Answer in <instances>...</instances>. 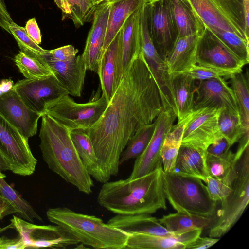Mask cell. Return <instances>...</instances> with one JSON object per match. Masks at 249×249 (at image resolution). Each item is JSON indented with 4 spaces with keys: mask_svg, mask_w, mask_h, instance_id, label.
<instances>
[{
    "mask_svg": "<svg viewBox=\"0 0 249 249\" xmlns=\"http://www.w3.org/2000/svg\"><path fill=\"white\" fill-rule=\"evenodd\" d=\"M163 109L159 90L141 50L101 117L86 130L108 181L118 175L121 155L130 138L141 127L153 123Z\"/></svg>",
    "mask_w": 249,
    "mask_h": 249,
    "instance_id": "obj_1",
    "label": "cell"
},
{
    "mask_svg": "<svg viewBox=\"0 0 249 249\" xmlns=\"http://www.w3.org/2000/svg\"><path fill=\"white\" fill-rule=\"evenodd\" d=\"M162 166L135 179L103 183L97 196L102 207L118 215L152 214L167 209Z\"/></svg>",
    "mask_w": 249,
    "mask_h": 249,
    "instance_id": "obj_2",
    "label": "cell"
},
{
    "mask_svg": "<svg viewBox=\"0 0 249 249\" xmlns=\"http://www.w3.org/2000/svg\"><path fill=\"white\" fill-rule=\"evenodd\" d=\"M41 117L39 147L48 168L80 192L91 194L93 181L78 154L70 130L48 114Z\"/></svg>",
    "mask_w": 249,
    "mask_h": 249,
    "instance_id": "obj_3",
    "label": "cell"
},
{
    "mask_svg": "<svg viewBox=\"0 0 249 249\" xmlns=\"http://www.w3.org/2000/svg\"><path fill=\"white\" fill-rule=\"evenodd\" d=\"M46 216L51 222L65 229L83 245L96 249L125 248L129 234L94 215L59 207L48 209Z\"/></svg>",
    "mask_w": 249,
    "mask_h": 249,
    "instance_id": "obj_4",
    "label": "cell"
},
{
    "mask_svg": "<svg viewBox=\"0 0 249 249\" xmlns=\"http://www.w3.org/2000/svg\"><path fill=\"white\" fill-rule=\"evenodd\" d=\"M163 183L166 199L177 212L215 216L217 202L212 199L200 179L163 170Z\"/></svg>",
    "mask_w": 249,
    "mask_h": 249,
    "instance_id": "obj_5",
    "label": "cell"
},
{
    "mask_svg": "<svg viewBox=\"0 0 249 249\" xmlns=\"http://www.w3.org/2000/svg\"><path fill=\"white\" fill-rule=\"evenodd\" d=\"M231 190L222 200L216 220L210 229L209 237L220 238L236 223L249 202V146L239 159L237 176Z\"/></svg>",
    "mask_w": 249,
    "mask_h": 249,
    "instance_id": "obj_6",
    "label": "cell"
},
{
    "mask_svg": "<svg viewBox=\"0 0 249 249\" xmlns=\"http://www.w3.org/2000/svg\"><path fill=\"white\" fill-rule=\"evenodd\" d=\"M37 162L28 140L0 113V171L9 170L19 176H30Z\"/></svg>",
    "mask_w": 249,
    "mask_h": 249,
    "instance_id": "obj_7",
    "label": "cell"
},
{
    "mask_svg": "<svg viewBox=\"0 0 249 249\" xmlns=\"http://www.w3.org/2000/svg\"><path fill=\"white\" fill-rule=\"evenodd\" d=\"M108 103L102 95H95L88 102L78 103L67 94L50 105L44 114L51 116L70 131L87 130L99 120Z\"/></svg>",
    "mask_w": 249,
    "mask_h": 249,
    "instance_id": "obj_8",
    "label": "cell"
},
{
    "mask_svg": "<svg viewBox=\"0 0 249 249\" xmlns=\"http://www.w3.org/2000/svg\"><path fill=\"white\" fill-rule=\"evenodd\" d=\"M221 110L213 107L194 110L185 118L181 145L192 147L206 158L208 147L222 137L218 126Z\"/></svg>",
    "mask_w": 249,
    "mask_h": 249,
    "instance_id": "obj_9",
    "label": "cell"
},
{
    "mask_svg": "<svg viewBox=\"0 0 249 249\" xmlns=\"http://www.w3.org/2000/svg\"><path fill=\"white\" fill-rule=\"evenodd\" d=\"M141 50L157 84L163 109H170L178 115L172 75L169 73L165 62L160 56L152 41L148 21V13L142 14L140 24Z\"/></svg>",
    "mask_w": 249,
    "mask_h": 249,
    "instance_id": "obj_10",
    "label": "cell"
},
{
    "mask_svg": "<svg viewBox=\"0 0 249 249\" xmlns=\"http://www.w3.org/2000/svg\"><path fill=\"white\" fill-rule=\"evenodd\" d=\"M148 21L154 46L165 61L178 37L170 0H150L148 3Z\"/></svg>",
    "mask_w": 249,
    "mask_h": 249,
    "instance_id": "obj_11",
    "label": "cell"
},
{
    "mask_svg": "<svg viewBox=\"0 0 249 249\" xmlns=\"http://www.w3.org/2000/svg\"><path fill=\"white\" fill-rule=\"evenodd\" d=\"M10 222L23 241L26 249H65L79 243L69 231L57 225H38L15 215Z\"/></svg>",
    "mask_w": 249,
    "mask_h": 249,
    "instance_id": "obj_12",
    "label": "cell"
},
{
    "mask_svg": "<svg viewBox=\"0 0 249 249\" xmlns=\"http://www.w3.org/2000/svg\"><path fill=\"white\" fill-rule=\"evenodd\" d=\"M12 89L28 107L42 115L50 105L68 94L53 74L19 80Z\"/></svg>",
    "mask_w": 249,
    "mask_h": 249,
    "instance_id": "obj_13",
    "label": "cell"
},
{
    "mask_svg": "<svg viewBox=\"0 0 249 249\" xmlns=\"http://www.w3.org/2000/svg\"><path fill=\"white\" fill-rule=\"evenodd\" d=\"M176 118L177 115L170 109H163L157 117L152 137L144 151L136 158L129 179L140 178L162 166L161 147Z\"/></svg>",
    "mask_w": 249,
    "mask_h": 249,
    "instance_id": "obj_14",
    "label": "cell"
},
{
    "mask_svg": "<svg viewBox=\"0 0 249 249\" xmlns=\"http://www.w3.org/2000/svg\"><path fill=\"white\" fill-rule=\"evenodd\" d=\"M196 64L226 70L243 71L245 63L235 56L207 27L199 36L196 51Z\"/></svg>",
    "mask_w": 249,
    "mask_h": 249,
    "instance_id": "obj_15",
    "label": "cell"
},
{
    "mask_svg": "<svg viewBox=\"0 0 249 249\" xmlns=\"http://www.w3.org/2000/svg\"><path fill=\"white\" fill-rule=\"evenodd\" d=\"M195 93L194 110L205 107L220 108L239 117L234 92L225 78L199 81Z\"/></svg>",
    "mask_w": 249,
    "mask_h": 249,
    "instance_id": "obj_16",
    "label": "cell"
},
{
    "mask_svg": "<svg viewBox=\"0 0 249 249\" xmlns=\"http://www.w3.org/2000/svg\"><path fill=\"white\" fill-rule=\"evenodd\" d=\"M0 113L27 140L36 134L38 121L42 116L28 107L12 89L0 95Z\"/></svg>",
    "mask_w": 249,
    "mask_h": 249,
    "instance_id": "obj_17",
    "label": "cell"
},
{
    "mask_svg": "<svg viewBox=\"0 0 249 249\" xmlns=\"http://www.w3.org/2000/svg\"><path fill=\"white\" fill-rule=\"evenodd\" d=\"M121 29L100 57L96 73L98 74L102 96L110 101L123 77L121 68Z\"/></svg>",
    "mask_w": 249,
    "mask_h": 249,
    "instance_id": "obj_18",
    "label": "cell"
},
{
    "mask_svg": "<svg viewBox=\"0 0 249 249\" xmlns=\"http://www.w3.org/2000/svg\"><path fill=\"white\" fill-rule=\"evenodd\" d=\"M37 58L51 69L60 85L69 95L81 96L87 71L81 55L76 56L71 60L63 62L53 58L48 50Z\"/></svg>",
    "mask_w": 249,
    "mask_h": 249,
    "instance_id": "obj_19",
    "label": "cell"
},
{
    "mask_svg": "<svg viewBox=\"0 0 249 249\" xmlns=\"http://www.w3.org/2000/svg\"><path fill=\"white\" fill-rule=\"evenodd\" d=\"M110 10L108 0L96 7L91 28L81 55L87 70L96 72L104 43Z\"/></svg>",
    "mask_w": 249,
    "mask_h": 249,
    "instance_id": "obj_20",
    "label": "cell"
},
{
    "mask_svg": "<svg viewBox=\"0 0 249 249\" xmlns=\"http://www.w3.org/2000/svg\"><path fill=\"white\" fill-rule=\"evenodd\" d=\"M202 231L201 229H196L170 236L129 233L125 249H185L188 245L201 235Z\"/></svg>",
    "mask_w": 249,
    "mask_h": 249,
    "instance_id": "obj_21",
    "label": "cell"
},
{
    "mask_svg": "<svg viewBox=\"0 0 249 249\" xmlns=\"http://www.w3.org/2000/svg\"><path fill=\"white\" fill-rule=\"evenodd\" d=\"M238 142L235 153L230 148L220 156L206 154V164L209 174L230 186L237 176L239 159L249 146V134L244 135Z\"/></svg>",
    "mask_w": 249,
    "mask_h": 249,
    "instance_id": "obj_22",
    "label": "cell"
},
{
    "mask_svg": "<svg viewBox=\"0 0 249 249\" xmlns=\"http://www.w3.org/2000/svg\"><path fill=\"white\" fill-rule=\"evenodd\" d=\"M199 36L196 33L178 37L165 60L172 75L186 72L196 64V51Z\"/></svg>",
    "mask_w": 249,
    "mask_h": 249,
    "instance_id": "obj_23",
    "label": "cell"
},
{
    "mask_svg": "<svg viewBox=\"0 0 249 249\" xmlns=\"http://www.w3.org/2000/svg\"><path fill=\"white\" fill-rule=\"evenodd\" d=\"M142 8L130 15L121 28L123 76L141 51L140 24Z\"/></svg>",
    "mask_w": 249,
    "mask_h": 249,
    "instance_id": "obj_24",
    "label": "cell"
},
{
    "mask_svg": "<svg viewBox=\"0 0 249 249\" xmlns=\"http://www.w3.org/2000/svg\"><path fill=\"white\" fill-rule=\"evenodd\" d=\"M107 223L128 233H145L170 236L173 234L150 214L118 215L111 218Z\"/></svg>",
    "mask_w": 249,
    "mask_h": 249,
    "instance_id": "obj_25",
    "label": "cell"
},
{
    "mask_svg": "<svg viewBox=\"0 0 249 249\" xmlns=\"http://www.w3.org/2000/svg\"><path fill=\"white\" fill-rule=\"evenodd\" d=\"M107 0L109 3L110 10L106 35L100 57L120 31L129 16L150 0Z\"/></svg>",
    "mask_w": 249,
    "mask_h": 249,
    "instance_id": "obj_26",
    "label": "cell"
},
{
    "mask_svg": "<svg viewBox=\"0 0 249 249\" xmlns=\"http://www.w3.org/2000/svg\"><path fill=\"white\" fill-rule=\"evenodd\" d=\"M70 135L78 154L89 175L100 183L108 181L99 166L93 143L86 130L73 129L70 131Z\"/></svg>",
    "mask_w": 249,
    "mask_h": 249,
    "instance_id": "obj_27",
    "label": "cell"
},
{
    "mask_svg": "<svg viewBox=\"0 0 249 249\" xmlns=\"http://www.w3.org/2000/svg\"><path fill=\"white\" fill-rule=\"evenodd\" d=\"M159 222L173 234H180L196 229H210L216 220L215 216L205 217L177 212L164 215Z\"/></svg>",
    "mask_w": 249,
    "mask_h": 249,
    "instance_id": "obj_28",
    "label": "cell"
},
{
    "mask_svg": "<svg viewBox=\"0 0 249 249\" xmlns=\"http://www.w3.org/2000/svg\"><path fill=\"white\" fill-rule=\"evenodd\" d=\"M178 37L202 34L205 25L188 0H170Z\"/></svg>",
    "mask_w": 249,
    "mask_h": 249,
    "instance_id": "obj_29",
    "label": "cell"
},
{
    "mask_svg": "<svg viewBox=\"0 0 249 249\" xmlns=\"http://www.w3.org/2000/svg\"><path fill=\"white\" fill-rule=\"evenodd\" d=\"M205 26L218 28L236 34L249 42L220 10L212 0H188Z\"/></svg>",
    "mask_w": 249,
    "mask_h": 249,
    "instance_id": "obj_30",
    "label": "cell"
},
{
    "mask_svg": "<svg viewBox=\"0 0 249 249\" xmlns=\"http://www.w3.org/2000/svg\"><path fill=\"white\" fill-rule=\"evenodd\" d=\"M178 110V122L187 117L194 110L195 80L185 72L172 75Z\"/></svg>",
    "mask_w": 249,
    "mask_h": 249,
    "instance_id": "obj_31",
    "label": "cell"
},
{
    "mask_svg": "<svg viewBox=\"0 0 249 249\" xmlns=\"http://www.w3.org/2000/svg\"><path fill=\"white\" fill-rule=\"evenodd\" d=\"M179 174L195 177L206 183L209 172L206 158L194 148L181 145L175 164V171Z\"/></svg>",
    "mask_w": 249,
    "mask_h": 249,
    "instance_id": "obj_32",
    "label": "cell"
},
{
    "mask_svg": "<svg viewBox=\"0 0 249 249\" xmlns=\"http://www.w3.org/2000/svg\"><path fill=\"white\" fill-rule=\"evenodd\" d=\"M249 71L247 68L243 71L233 74L230 82L237 103L241 124L246 131L249 128Z\"/></svg>",
    "mask_w": 249,
    "mask_h": 249,
    "instance_id": "obj_33",
    "label": "cell"
},
{
    "mask_svg": "<svg viewBox=\"0 0 249 249\" xmlns=\"http://www.w3.org/2000/svg\"><path fill=\"white\" fill-rule=\"evenodd\" d=\"M62 11L63 18L71 20L76 27L92 21L96 8L90 0H53Z\"/></svg>",
    "mask_w": 249,
    "mask_h": 249,
    "instance_id": "obj_34",
    "label": "cell"
},
{
    "mask_svg": "<svg viewBox=\"0 0 249 249\" xmlns=\"http://www.w3.org/2000/svg\"><path fill=\"white\" fill-rule=\"evenodd\" d=\"M185 120L173 125L164 140L160 155L164 172L175 171L176 161L181 146Z\"/></svg>",
    "mask_w": 249,
    "mask_h": 249,
    "instance_id": "obj_35",
    "label": "cell"
},
{
    "mask_svg": "<svg viewBox=\"0 0 249 249\" xmlns=\"http://www.w3.org/2000/svg\"><path fill=\"white\" fill-rule=\"evenodd\" d=\"M154 122L139 128L129 140L119 160L120 165L138 157L145 149L153 134Z\"/></svg>",
    "mask_w": 249,
    "mask_h": 249,
    "instance_id": "obj_36",
    "label": "cell"
},
{
    "mask_svg": "<svg viewBox=\"0 0 249 249\" xmlns=\"http://www.w3.org/2000/svg\"><path fill=\"white\" fill-rule=\"evenodd\" d=\"M6 176L0 177V194L11 201L17 210V213L24 220L32 222L34 219L43 221L32 206L5 180Z\"/></svg>",
    "mask_w": 249,
    "mask_h": 249,
    "instance_id": "obj_37",
    "label": "cell"
},
{
    "mask_svg": "<svg viewBox=\"0 0 249 249\" xmlns=\"http://www.w3.org/2000/svg\"><path fill=\"white\" fill-rule=\"evenodd\" d=\"M14 61L20 72L27 79L42 78L53 74L43 61L21 51L15 55Z\"/></svg>",
    "mask_w": 249,
    "mask_h": 249,
    "instance_id": "obj_38",
    "label": "cell"
},
{
    "mask_svg": "<svg viewBox=\"0 0 249 249\" xmlns=\"http://www.w3.org/2000/svg\"><path fill=\"white\" fill-rule=\"evenodd\" d=\"M219 131L231 146L238 142L245 135L249 134L242 126L239 116L221 110L218 120Z\"/></svg>",
    "mask_w": 249,
    "mask_h": 249,
    "instance_id": "obj_39",
    "label": "cell"
},
{
    "mask_svg": "<svg viewBox=\"0 0 249 249\" xmlns=\"http://www.w3.org/2000/svg\"><path fill=\"white\" fill-rule=\"evenodd\" d=\"M209 29L245 65L249 63V42L234 33L218 28Z\"/></svg>",
    "mask_w": 249,
    "mask_h": 249,
    "instance_id": "obj_40",
    "label": "cell"
},
{
    "mask_svg": "<svg viewBox=\"0 0 249 249\" xmlns=\"http://www.w3.org/2000/svg\"><path fill=\"white\" fill-rule=\"evenodd\" d=\"M239 32L248 40L245 31V19L242 0H212Z\"/></svg>",
    "mask_w": 249,
    "mask_h": 249,
    "instance_id": "obj_41",
    "label": "cell"
},
{
    "mask_svg": "<svg viewBox=\"0 0 249 249\" xmlns=\"http://www.w3.org/2000/svg\"><path fill=\"white\" fill-rule=\"evenodd\" d=\"M9 29L19 47L20 51L25 54L37 58L38 56L48 52V50L42 48L28 36L24 27L13 22L9 25Z\"/></svg>",
    "mask_w": 249,
    "mask_h": 249,
    "instance_id": "obj_42",
    "label": "cell"
},
{
    "mask_svg": "<svg viewBox=\"0 0 249 249\" xmlns=\"http://www.w3.org/2000/svg\"><path fill=\"white\" fill-rule=\"evenodd\" d=\"M184 72L189 75L194 80L198 81L219 77L229 79L233 74H236L230 71L197 64L194 65L189 71Z\"/></svg>",
    "mask_w": 249,
    "mask_h": 249,
    "instance_id": "obj_43",
    "label": "cell"
},
{
    "mask_svg": "<svg viewBox=\"0 0 249 249\" xmlns=\"http://www.w3.org/2000/svg\"><path fill=\"white\" fill-rule=\"evenodd\" d=\"M206 183L211 197L217 202L223 200L231 190V186L227 185L210 175L206 178Z\"/></svg>",
    "mask_w": 249,
    "mask_h": 249,
    "instance_id": "obj_44",
    "label": "cell"
},
{
    "mask_svg": "<svg viewBox=\"0 0 249 249\" xmlns=\"http://www.w3.org/2000/svg\"><path fill=\"white\" fill-rule=\"evenodd\" d=\"M78 50L71 45H65L59 48L49 50V54L54 59L66 62L76 57Z\"/></svg>",
    "mask_w": 249,
    "mask_h": 249,
    "instance_id": "obj_45",
    "label": "cell"
},
{
    "mask_svg": "<svg viewBox=\"0 0 249 249\" xmlns=\"http://www.w3.org/2000/svg\"><path fill=\"white\" fill-rule=\"evenodd\" d=\"M231 146L223 137L217 139L207 149V153L215 156H220L227 151Z\"/></svg>",
    "mask_w": 249,
    "mask_h": 249,
    "instance_id": "obj_46",
    "label": "cell"
},
{
    "mask_svg": "<svg viewBox=\"0 0 249 249\" xmlns=\"http://www.w3.org/2000/svg\"><path fill=\"white\" fill-rule=\"evenodd\" d=\"M25 29L28 36L38 45L41 42L40 29L35 18L29 19L26 23Z\"/></svg>",
    "mask_w": 249,
    "mask_h": 249,
    "instance_id": "obj_47",
    "label": "cell"
},
{
    "mask_svg": "<svg viewBox=\"0 0 249 249\" xmlns=\"http://www.w3.org/2000/svg\"><path fill=\"white\" fill-rule=\"evenodd\" d=\"M25 249V245L19 236L16 238H9L5 236L0 237V249Z\"/></svg>",
    "mask_w": 249,
    "mask_h": 249,
    "instance_id": "obj_48",
    "label": "cell"
},
{
    "mask_svg": "<svg viewBox=\"0 0 249 249\" xmlns=\"http://www.w3.org/2000/svg\"><path fill=\"white\" fill-rule=\"evenodd\" d=\"M219 239L211 237H198L195 241L188 245L185 249H204L209 248L219 241Z\"/></svg>",
    "mask_w": 249,
    "mask_h": 249,
    "instance_id": "obj_49",
    "label": "cell"
},
{
    "mask_svg": "<svg viewBox=\"0 0 249 249\" xmlns=\"http://www.w3.org/2000/svg\"><path fill=\"white\" fill-rule=\"evenodd\" d=\"M17 213L14 205L0 194V220L7 215Z\"/></svg>",
    "mask_w": 249,
    "mask_h": 249,
    "instance_id": "obj_50",
    "label": "cell"
},
{
    "mask_svg": "<svg viewBox=\"0 0 249 249\" xmlns=\"http://www.w3.org/2000/svg\"><path fill=\"white\" fill-rule=\"evenodd\" d=\"M13 22L3 0H0V26L11 34L9 25Z\"/></svg>",
    "mask_w": 249,
    "mask_h": 249,
    "instance_id": "obj_51",
    "label": "cell"
},
{
    "mask_svg": "<svg viewBox=\"0 0 249 249\" xmlns=\"http://www.w3.org/2000/svg\"><path fill=\"white\" fill-rule=\"evenodd\" d=\"M243 6L245 31L247 37L249 39V0H242Z\"/></svg>",
    "mask_w": 249,
    "mask_h": 249,
    "instance_id": "obj_52",
    "label": "cell"
},
{
    "mask_svg": "<svg viewBox=\"0 0 249 249\" xmlns=\"http://www.w3.org/2000/svg\"><path fill=\"white\" fill-rule=\"evenodd\" d=\"M14 84V82L11 79H2L0 82V85L3 93L10 91L12 89Z\"/></svg>",
    "mask_w": 249,
    "mask_h": 249,
    "instance_id": "obj_53",
    "label": "cell"
},
{
    "mask_svg": "<svg viewBox=\"0 0 249 249\" xmlns=\"http://www.w3.org/2000/svg\"><path fill=\"white\" fill-rule=\"evenodd\" d=\"M10 229H13V226L11 223L4 227L0 228V234Z\"/></svg>",
    "mask_w": 249,
    "mask_h": 249,
    "instance_id": "obj_54",
    "label": "cell"
},
{
    "mask_svg": "<svg viewBox=\"0 0 249 249\" xmlns=\"http://www.w3.org/2000/svg\"><path fill=\"white\" fill-rule=\"evenodd\" d=\"M90 0L91 1L92 5L96 7L99 4H100L107 0Z\"/></svg>",
    "mask_w": 249,
    "mask_h": 249,
    "instance_id": "obj_55",
    "label": "cell"
},
{
    "mask_svg": "<svg viewBox=\"0 0 249 249\" xmlns=\"http://www.w3.org/2000/svg\"><path fill=\"white\" fill-rule=\"evenodd\" d=\"M3 94V92L2 88H1V86H0V95H2Z\"/></svg>",
    "mask_w": 249,
    "mask_h": 249,
    "instance_id": "obj_56",
    "label": "cell"
},
{
    "mask_svg": "<svg viewBox=\"0 0 249 249\" xmlns=\"http://www.w3.org/2000/svg\"><path fill=\"white\" fill-rule=\"evenodd\" d=\"M3 174V173L2 172L0 171V177L2 176Z\"/></svg>",
    "mask_w": 249,
    "mask_h": 249,
    "instance_id": "obj_57",
    "label": "cell"
}]
</instances>
